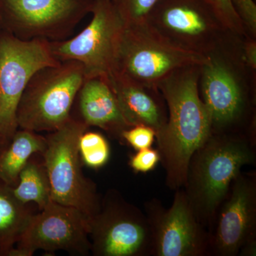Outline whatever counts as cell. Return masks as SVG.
I'll list each match as a JSON object with an SVG mask.
<instances>
[{
  "label": "cell",
  "mask_w": 256,
  "mask_h": 256,
  "mask_svg": "<svg viewBox=\"0 0 256 256\" xmlns=\"http://www.w3.org/2000/svg\"><path fill=\"white\" fill-rule=\"evenodd\" d=\"M201 66L176 69L158 86L168 112L156 138L166 185L173 190L184 185L192 156L212 134L210 114L198 90Z\"/></svg>",
  "instance_id": "cell-1"
},
{
  "label": "cell",
  "mask_w": 256,
  "mask_h": 256,
  "mask_svg": "<svg viewBox=\"0 0 256 256\" xmlns=\"http://www.w3.org/2000/svg\"><path fill=\"white\" fill-rule=\"evenodd\" d=\"M245 36L229 32L201 66L198 90L212 132H237L245 124H255L256 70L244 60Z\"/></svg>",
  "instance_id": "cell-2"
},
{
  "label": "cell",
  "mask_w": 256,
  "mask_h": 256,
  "mask_svg": "<svg viewBox=\"0 0 256 256\" xmlns=\"http://www.w3.org/2000/svg\"><path fill=\"white\" fill-rule=\"evenodd\" d=\"M247 138L237 132H212L188 163L185 193L203 226L214 222L217 212L242 166L254 164Z\"/></svg>",
  "instance_id": "cell-3"
},
{
  "label": "cell",
  "mask_w": 256,
  "mask_h": 256,
  "mask_svg": "<svg viewBox=\"0 0 256 256\" xmlns=\"http://www.w3.org/2000/svg\"><path fill=\"white\" fill-rule=\"evenodd\" d=\"M86 79L82 64L60 62L38 69L28 80L16 111L18 128L53 132L72 117V107Z\"/></svg>",
  "instance_id": "cell-4"
},
{
  "label": "cell",
  "mask_w": 256,
  "mask_h": 256,
  "mask_svg": "<svg viewBox=\"0 0 256 256\" xmlns=\"http://www.w3.org/2000/svg\"><path fill=\"white\" fill-rule=\"evenodd\" d=\"M88 128L79 118L72 116L60 129L48 132L42 154L52 201L74 207L90 220L100 210L101 200L95 184L82 173L79 154V138Z\"/></svg>",
  "instance_id": "cell-5"
},
{
  "label": "cell",
  "mask_w": 256,
  "mask_h": 256,
  "mask_svg": "<svg viewBox=\"0 0 256 256\" xmlns=\"http://www.w3.org/2000/svg\"><path fill=\"white\" fill-rule=\"evenodd\" d=\"M206 60L173 44L144 21L124 25L114 72L141 85L158 88L173 70L202 65Z\"/></svg>",
  "instance_id": "cell-6"
},
{
  "label": "cell",
  "mask_w": 256,
  "mask_h": 256,
  "mask_svg": "<svg viewBox=\"0 0 256 256\" xmlns=\"http://www.w3.org/2000/svg\"><path fill=\"white\" fill-rule=\"evenodd\" d=\"M146 21L173 44L205 56L230 32L210 0H159Z\"/></svg>",
  "instance_id": "cell-7"
},
{
  "label": "cell",
  "mask_w": 256,
  "mask_h": 256,
  "mask_svg": "<svg viewBox=\"0 0 256 256\" xmlns=\"http://www.w3.org/2000/svg\"><path fill=\"white\" fill-rule=\"evenodd\" d=\"M92 20L76 36L50 42L54 56L60 62L82 64L86 78L107 79L114 73L124 23L111 0H94Z\"/></svg>",
  "instance_id": "cell-8"
},
{
  "label": "cell",
  "mask_w": 256,
  "mask_h": 256,
  "mask_svg": "<svg viewBox=\"0 0 256 256\" xmlns=\"http://www.w3.org/2000/svg\"><path fill=\"white\" fill-rule=\"evenodd\" d=\"M94 0H0V28L22 40H67Z\"/></svg>",
  "instance_id": "cell-9"
},
{
  "label": "cell",
  "mask_w": 256,
  "mask_h": 256,
  "mask_svg": "<svg viewBox=\"0 0 256 256\" xmlns=\"http://www.w3.org/2000/svg\"><path fill=\"white\" fill-rule=\"evenodd\" d=\"M90 254L95 256L152 255V237L146 215L110 190L89 220Z\"/></svg>",
  "instance_id": "cell-10"
},
{
  "label": "cell",
  "mask_w": 256,
  "mask_h": 256,
  "mask_svg": "<svg viewBox=\"0 0 256 256\" xmlns=\"http://www.w3.org/2000/svg\"><path fill=\"white\" fill-rule=\"evenodd\" d=\"M50 42L0 34V138L8 142L18 130L16 111L28 80L38 69L60 63Z\"/></svg>",
  "instance_id": "cell-11"
},
{
  "label": "cell",
  "mask_w": 256,
  "mask_h": 256,
  "mask_svg": "<svg viewBox=\"0 0 256 256\" xmlns=\"http://www.w3.org/2000/svg\"><path fill=\"white\" fill-rule=\"evenodd\" d=\"M90 249L88 217L74 207L52 201L34 214L10 256H32L40 250L86 256Z\"/></svg>",
  "instance_id": "cell-12"
},
{
  "label": "cell",
  "mask_w": 256,
  "mask_h": 256,
  "mask_svg": "<svg viewBox=\"0 0 256 256\" xmlns=\"http://www.w3.org/2000/svg\"><path fill=\"white\" fill-rule=\"evenodd\" d=\"M176 191L168 210L156 200L146 204V216L152 237V255H206L210 235L197 220L185 192Z\"/></svg>",
  "instance_id": "cell-13"
},
{
  "label": "cell",
  "mask_w": 256,
  "mask_h": 256,
  "mask_svg": "<svg viewBox=\"0 0 256 256\" xmlns=\"http://www.w3.org/2000/svg\"><path fill=\"white\" fill-rule=\"evenodd\" d=\"M208 254L235 256L244 244L256 238V178L240 174L234 180L214 220Z\"/></svg>",
  "instance_id": "cell-14"
},
{
  "label": "cell",
  "mask_w": 256,
  "mask_h": 256,
  "mask_svg": "<svg viewBox=\"0 0 256 256\" xmlns=\"http://www.w3.org/2000/svg\"><path fill=\"white\" fill-rule=\"evenodd\" d=\"M118 101L124 119L130 127L148 126L156 136L168 120L166 102L158 88L148 87L116 73L108 78Z\"/></svg>",
  "instance_id": "cell-15"
},
{
  "label": "cell",
  "mask_w": 256,
  "mask_h": 256,
  "mask_svg": "<svg viewBox=\"0 0 256 256\" xmlns=\"http://www.w3.org/2000/svg\"><path fill=\"white\" fill-rule=\"evenodd\" d=\"M80 118L88 126L100 128L112 137L121 139L122 131L130 128L107 79L86 78L79 90Z\"/></svg>",
  "instance_id": "cell-16"
},
{
  "label": "cell",
  "mask_w": 256,
  "mask_h": 256,
  "mask_svg": "<svg viewBox=\"0 0 256 256\" xmlns=\"http://www.w3.org/2000/svg\"><path fill=\"white\" fill-rule=\"evenodd\" d=\"M46 139L38 132L20 129L0 151V180L14 186L22 170L32 156L42 154Z\"/></svg>",
  "instance_id": "cell-17"
},
{
  "label": "cell",
  "mask_w": 256,
  "mask_h": 256,
  "mask_svg": "<svg viewBox=\"0 0 256 256\" xmlns=\"http://www.w3.org/2000/svg\"><path fill=\"white\" fill-rule=\"evenodd\" d=\"M34 214L15 198L12 186L0 180V256H10Z\"/></svg>",
  "instance_id": "cell-18"
},
{
  "label": "cell",
  "mask_w": 256,
  "mask_h": 256,
  "mask_svg": "<svg viewBox=\"0 0 256 256\" xmlns=\"http://www.w3.org/2000/svg\"><path fill=\"white\" fill-rule=\"evenodd\" d=\"M13 194L23 204H36L40 210L45 208L52 201L50 181L46 168L42 162L30 158L22 170L18 182L12 188Z\"/></svg>",
  "instance_id": "cell-19"
},
{
  "label": "cell",
  "mask_w": 256,
  "mask_h": 256,
  "mask_svg": "<svg viewBox=\"0 0 256 256\" xmlns=\"http://www.w3.org/2000/svg\"><path fill=\"white\" fill-rule=\"evenodd\" d=\"M78 150L82 162L92 169H100L110 159L109 143L99 132L86 130L82 133L79 138Z\"/></svg>",
  "instance_id": "cell-20"
},
{
  "label": "cell",
  "mask_w": 256,
  "mask_h": 256,
  "mask_svg": "<svg viewBox=\"0 0 256 256\" xmlns=\"http://www.w3.org/2000/svg\"><path fill=\"white\" fill-rule=\"evenodd\" d=\"M124 25L146 21L159 0H111Z\"/></svg>",
  "instance_id": "cell-21"
},
{
  "label": "cell",
  "mask_w": 256,
  "mask_h": 256,
  "mask_svg": "<svg viewBox=\"0 0 256 256\" xmlns=\"http://www.w3.org/2000/svg\"><path fill=\"white\" fill-rule=\"evenodd\" d=\"M156 138V132L153 128L139 124L122 131L120 140L138 151L152 148Z\"/></svg>",
  "instance_id": "cell-22"
},
{
  "label": "cell",
  "mask_w": 256,
  "mask_h": 256,
  "mask_svg": "<svg viewBox=\"0 0 256 256\" xmlns=\"http://www.w3.org/2000/svg\"><path fill=\"white\" fill-rule=\"evenodd\" d=\"M225 26L230 31L247 36L244 25L232 6L230 0H210Z\"/></svg>",
  "instance_id": "cell-23"
},
{
  "label": "cell",
  "mask_w": 256,
  "mask_h": 256,
  "mask_svg": "<svg viewBox=\"0 0 256 256\" xmlns=\"http://www.w3.org/2000/svg\"><path fill=\"white\" fill-rule=\"evenodd\" d=\"M247 36L256 38V4L254 0H230Z\"/></svg>",
  "instance_id": "cell-24"
},
{
  "label": "cell",
  "mask_w": 256,
  "mask_h": 256,
  "mask_svg": "<svg viewBox=\"0 0 256 256\" xmlns=\"http://www.w3.org/2000/svg\"><path fill=\"white\" fill-rule=\"evenodd\" d=\"M160 162V154L158 150L148 149L138 150L131 156L129 165L136 173H146L156 168Z\"/></svg>",
  "instance_id": "cell-25"
},
{
  "label": "cell",
  "mask_w": 256,
  "mask_h": 256,
  "mask_svg": "<svg viewBox=\"0 0 256 256\" xmlns=\"http://www.w3.org/2000/svg\"><path fill=\"white\" fill-rule=\"evenodd\" d=\"M244 60L249 68L256 70V38L246 36L242 43Z\"/></svg>",
  "instance_id": "cell-26"
},
{
  "label": "cell",
  "mask_w": 256,
  "mask_h": 256,
  "mask_svg": "<svg viewBox=\"0 0 256 256\" xmlns=\"http://www.w3.org/2000/svg\"><path fill=\"white\" fill-rule=\"evenodd\" d=\"M238 254L242 256H255L256 255V239H252L246 244H244Z\"/></svg>",
  "instance_id": "cell-27"
},
{
  "label": "cell",
  "mask_w": 256,
  "mask_h": 256,
  "mask_svg": "<svg viewBox=\"0 0 256 256\" xmlns=\"http://www.w3.org/2000/svg\"><path fill=\"white\" fill-rule=\"evenodd\" d=\"M6 142H4V140H2L0 138V151L2 150V149L5 146V144H6Z\"/></svg>",
  "instance_id": "cell-28"
},
{
  "label": "cell",
  "mask_w": 256,
  "mask_h": 256,
  "mask_svg": "<svg viewBox=\"0 0 256 256\" xmlns=\"http://www.w3.org/2000/svg\"><path fill=\"white\" fill-rule=\"evenodd\" d=\"M2 32V31L1 28H0V34H1Z\"/></svg>",
  "instance_id": "cell-29"
}]
</instances>
